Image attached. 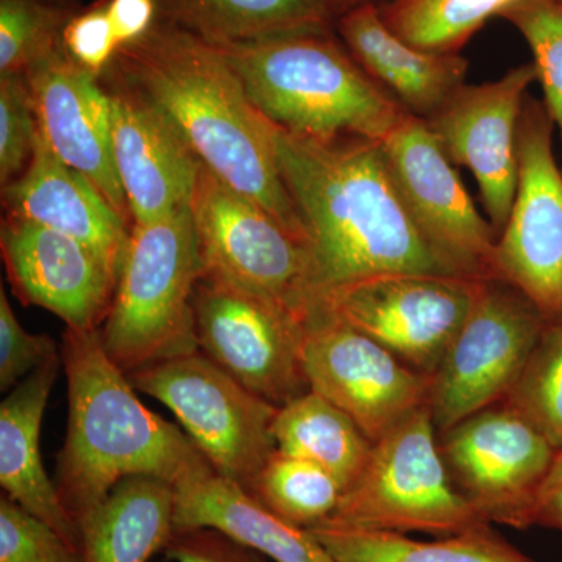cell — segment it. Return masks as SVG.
I'll use <instances>...</instances> for the list:
<instances>
[{
    "label": "cell",
    "mask_w": 562,
    "mask_h": 562,
    "mask_svg": "<svg viewBox=\"0 0 562 562\" xmlns=\"http://www.w3.org/2000/svg\"><path fill=\"white\" fill-rule=\"evenodd\" d=\"M272 135L308 238L312 306L325 292L382 273L457 277L417 232L382 143L303 138L276 125Z\"/></svg>",
    "instance_id": "1"
},
{
    "label": "cell",
    "mask_w": 562,
    "mask_h": 562,
    "mask_svg": "<svg viewBox=\"0 0 562 562\" xmlns=\"http://www.w3.org/2000/svg\"><path fill=\"white\" fill-rule=\"evenodd\" d=\"M105 74L157 106L210 172L308 246L281 177L272 124L220 47L160 20L144 38L121 47Z\"/></svg>",
    "instance_id": "2"
},
{
    "label": "cell",
    "mask_w": 562,
    "mask_h": 562,
    "mask_svg": "<svg viewBox=\"0 0 562 562\" xmlns=\"http://www.w3.org/2000/svg\"><path fill=\"white\" fill-rule=\"evenodd\" d=\"M61 358L69 414L55 484L77 527L122 480L157 476L177 486L213 469L183 428L136 397L99 330L66 328Z\"/></svg>",
    "instance_id": "3"
},
{
    "label": "cell",
    "mask_w": 562,
    "mask_h": 562,
    "mask_svg": "<svg viewBox=\"0 0 562 562\" xmlns=\"http://www.w3.org/2000/svg\"><path fill=\"white\" fill-rule=\"evenodd\" d=\"M217 47L262 116L292 135L319 140L358 136L382 143L409 114L331 31Z\"/></svg>",
    "instance_id": "4"
},
{
    "label": "cell",
    "mask_w": 562,
    "mask_h": 562,
    "mask_svg": "<svg viewBox=\"0 0 562 562\" xmlns=\"http://www.w3.org/2000/svg\"><path fill=\"white\" fill-rule=\"evenodd\" d=\"M203 276L190 205L133 224L109 313L103 350L125 373L199 351L192 299Z\"/></svg>",
    "instance_id": "5"
},
{
    "label": "cell",
    "mask_w": 562,
    "mask_h": 562,
    "mask_svg": "<svg viewBox=\"0 0 562 562\" xmlns=\"http://www.w3.org/2000/svg\"><path fill=\"white\" fill-rule=\"evenodd\" d=\"M325 524L442 538L487 522L454 490L424 406L373 442L360 479Z\"/></svg>",
    "instance_id": "6"
},
{
    "label": "cell",
    "mask_w": 562,
    "mask_h": 562,
    "mask_svg": "<svg viewBox=\"0 0 562 562\" xmlns=\"http://www.w3.org/2000/svg\"><path fill=\"white\" fill-rule=\"evenodd\" d=\"M135 390L171 409L214 472L249 492L277 452L279 406L244 387L201 351L127 373Z\"/></svg>",
    "instance_id": "7"
},
{
    "label": "cell",
    "mask_w": 562,
    "mask_h": 562,
    "mask_svg": "<svg viewBox=\"0 0 562 562\" xmlns=\"http://www.w3.org/2000/svg\"><path fill=\"white\" fill-rule=\"evenodd\" d=\"M190 210L202 255V277L283 303L306 317L313 303L312 257L306 243L203 165Z\"/></svg>",
    "instance_id": "8"
},
{
    "label": "cell",
    "mask_w": 562,
    "mask_h": 562,
    "mask_svg": "<svg viewBox=\"0 0 562 562\" xmlns=\"http://www.w3.org/2000/svg\"><path fill=\"white\" fill-rule=\"evenodd\" d=\"M547 324L508 281H480L471 312L431 376L427 406L438 435L505 401Z\"/></svg>",
    "instance_id": "9"
},
{
    "label": "cell",
    "mask_w": 562,
    "mask_h": 562,
    "mask_svg": "<svg viewBox=\"0 0 562 562\" xmlns=\"http://www.w3.org/2000/svg\"><path fill=\"white\" fill-rule=\"evenodd\" d=\"M192 313L199 351L258 397L281 408L310 391L305 317L290 306L202 277Z\"/></svg>",
    "instance_id": "10"
},
{
    "label": "cell",
    "mask_w": 562,
    "mask_h": 562,
    "mask_svg": "<svg viewBox=\"0 0 562 562\" xmlns=\"http://www.w3.org/2000/svg\"><path fill=\"white\" fill-rule=\"evenodd\" d=\"M480 281L382 273L325 292L313 306L382 344L414 371L432 376L471 312Z\"/></svg>",
    "instance_id": "11"
},
{
    "label": "cell",
    "mask_w": 562,
    "mask_h": 562,
    "mask_svg": "<svg viewBox=\"0 0 562 562\" xmlns=\"http://www.w3.org/2000/svg\"><path fill=\"white\" fill-rule=\"evenodd\" d=\"M454 490L487 524L532 527L536 501L557 450L505 402L438 435Z\"/></svg>",
    "instance_id": "12"
},
{
    "label": "cell",
    "mask_w": 562,
    "mask_h": 562,
    "mask_svg": "<svg viewBox=\"0 0 562 562\" xmlns=\"http://www.w3.org/2000/svg\"><path fill=\"white\" fill-rule=\"evenodd\" d=\"M553 131L543 102L527 95L516 198L495 247L497 279L522 291L549 321L562 319V168Z\"/></svg>",
    "instance_id": "13"
},
{
    "label": "cell",
    "mask_w": 562,
    "mask_h": 562,
    "mask_svg": "<svg viewBox=\"0 0 562 562\" xmlns=\"http://www.w3.org/2000/svg\"><path fill=\"white\" fill-rule=\"evenodd\" d=\"M302 360L310 391L342 409L372 442L430 398L431 376L321 306L306 314Z\"/></svg>",
    "instance_id": "14"
},
{
    "label": "cell",
    "mask_w": 562,
    "mask_h": 562,
    "mask_svg": "<svg viewBox=\"0 0 562 562\" xmlns=\"http://www.w3.org/2000/svg\"><path fill=\"white\" fill-rule=\"evenodd\" d=\"M382 147L403 203L436 257L453 276L497 279V233L476 210L425 121L408 114Z\"/></svg>",
    "instance_id": "15"
},
{
    "label": "cell",
    "mask_w": 562,
    "mask_h": 562,
    "mask_svg": "<svg viewBox=\"0 0 562 562\" xmlns=\"http://www.w3.org/2000/svg\"><path fill=\"white\" fill-rule=\"evenodd\" d=\"M532 81H538L535 65L527 63L490 83L462 85L441 109L424 120L447 158L475 176L497 236L508 224L516 198L519 124Z\"/></svg>",
    "instance_id": "16"
},
{
    "label": "cell",
    "mask_w": 562,
    "mask_h": 562,
    "mask_svg": "<svg viewBox=\"0 0 562 562\" xmlns=\"http://www.w3.org/2000/svg\"><path fill=\"white\" fill-rule=\"evenodd\" d=\"M0 246L22 303L47 310L72 330L102 327L117 277L94 250L65 233L11 216L3 221Z\"/></svg>",
    "instance_id": "17"
},
{
    "label": "cell",
    "mask_w": 562,
    "mask_h": 562,
    "mask_svg": "<svg viewBox=\"0 0 562 562\" xmlns=\"http://www.w3.org/2000/svg\"><path fill=\"white\" fill-rule=\"evenodd\" d=\"M25 79L41 136L133 225L114 162L109 91L63 47L25 70Z\"/></svg>",
    "instance_id": "18"
},
{
    "label": "cell",
    "mask_w": 562,
    "mask_h": 562,
    "mask_svg": "<svg viewBox=\"0 0 562 562\" xmlns=\"http://www.w3.org/2000/svg\"><path fill=\"white\" fill-rule=\"evenodd\" d=\"M111 80L116 83L109 95L117 177L133 224H149L190 205L202 162L157 106Z\"/></svg>",
    "instance_id": "19"
},
{
    "label": "cell",
    "mask_w": 562,
    "mask_h": 562,
    "mask_svg": "<svg viewBox=\"0 0 562 562\" xmlns=\"http://www.w3.org/2000/svg\"><path fill=\"white\" fill-rule=\"evenodd\" d=\"M2 188L7 216L79 239L120 279L132 225L87 176L50 149L40 131L27 168Z\"/></svg>",
    "instance_id": "20"
},
{
    "label": "cell",
    "mask_w": 562,
    "mask_h": 562,
    "mask_svg": "<svg viewBox=\"0 0 562 562\" xmlns=\"http://www.w3.org/2000/svg\"><path fill=\"white\" fill-rule=\"evenodd\" d=\"M336 25L351 57L413 116L428 120L465 85L464 57L406 43L387 27L379 5L347 11Z\"/></svg>",
    "instance_id": "21"
},
{
    "label": "cell",
    "mask_w": 562,
    "mask_h": 562,
    "mask_svg": "<svg viewBox=\"0 0 562 562\" xmlns=\"http://www.w3.org/2000/svg\"><path fill=\"white\" fill-rule=\"evenodd\" d=\"M63 358L47 362L9 392L0 405V484L7 497L20 503L80 552V532L66 512L57 484L41 458L40 436L52 387Z\"/></svg>",
    "instance_id": "22"
},
{
    "label": "cell",
    "mask_w": 562,
    "mask_h": 562,
    "mask_svg": "<svg viewBox=\"0 0 562 562\" xmlns=\"http://www.w3.org/2000/svg\"><path fill=\"white\" fill-rule=\"evenodd\" d=\"M213 528L276 562H336L310 530L273 516L214 469L176 486V531Z\"/></svg>",
    "instance_id": "23"
},
{
    "label": "cell",
    "mask_w": 562,
    "mask_h": 562,
    "mask_svg": "<svg viewBox=\"0 0 562 562\" xmlns=\"http://www.w3.org/2000/svg\"><path fill=\"white\" fill-rule=\"evenodd\" d=\"M79 532L81 562H147L176 535V486L157 476L122 480Z\"/></svg>",
    "instance_id": "24"
},
{
    "label": "cell",
    "mask_w": 562,
    "mask_h": 562,
    "mask_svg": "<svg viewBox=\"0 0 562 562\" xmlns=\"http://www.w3.org/2000/svg\"><path fill=\"white\" fill-rule=\"evenodd\" d=\"M161 20L211 44L249 43L297 32L331 31L325 0H157Z\"/></svg>",
    "instance_id": "25"
},
{
    "label": "cell",
    "mask_w": 562,
    "mask_h": 562,
    "mask_svg": "<svg viewBox=\"0 0 562 562\" xmlns=\"http://www.w3.org/2000/svg\"><path fill=\"white\" fill-rule=\"evenodd\" d=\"M310 531L336 562H535L506 541L492 524L476 525L436 541L331 524Z\"/></svg>",
    "instance_id": "26"
},
{
    "label": "cell",
    "mask_w": 562,
    "mask_h": 562,
    "mask_svg": "<svg viewBox=\"0 0 562 562\" xmlns=\"http://www.w3.org/2000/svg\"><path fill=\"white\" fill-rule=\"evenodd\" d=\"M277 450L319 465L344 487L360 479L373 442L342 409L308 391L281 406L272 425Z\"/></svg>",
    "instance_id": "27"
},
{
    "label": "cell",
    "mask_w": 562,
    "mask_h": 562,
    "mask_svg": "<svg viewBox=\"0 0 562 562\" xmlns=\"http://www.w3.org/2000/svg\"><path fill=\"white\" fill-rule=\"evenodd\" d=\"M516 0H392L380 5L395 35L420 50L460 54L491 18Z\"/></svg>",
    "instance_id": "28"
},
{
    "label": "cell",
    "mask_w": 562,
    "mask_h": 562,
    "mask_svg": "<svg viewBox=\"0 0 562 562\" xmlns=\"http://www.w3.org/2000/svg\"><path fill=\"white\" fill-rule=\"evenodd\" d=\"M249 494L284 522L314 530L335 514L344 487L319 465L277 450Z\"/></svg>",
    "instance_id": "29"
},
{
    "label": "cell",
    "mask_w": 562,
    "mask_h": 562,
    "mask_svg": "<svg viewBox=\"0 0 562 562\" xmlns=\"http://www.w3.org/2000/svg\"><path fill=\"white\" fill-rule=\"evenodd\" d=\"M506 405L562 450V319L549 321L506 395Z\"/></svg>",
    "instance_id": "30"
},
{
    "label": "cell",
    "mask_w": 562,
    "mask_h": 562,
    "mask_svg": "<svg viewBox=\"0 0 562 562\" xmlns=\"http://www.w3.org/2000/svg\"><path fill=\"white\" fill-rule=\"evenodd\" d=\"M76 11L44 0H0V76L25 74L60 49Z\"/></svg>",
    "instance_id": "31"
},
{
    "label": "cell",
    "mask_w": 562,
    "mask_h": 562,
    "mask_svg": "<svg viewBox=\"0 0 562 562\" xmlns=\"http://www.w3.org/2000/svg\"><path fill=\"white\" fill-rule=\"evenodd\" d=\"M501 18L530 46L542 102L560 133L562 151V0H516Z\"/></svg>",
    "instance_id": "32"
},
{
    "label": "cell",
    "mask_w": 562,
    "mask_h": 562,
    "mask_svg": "<svg viewBox=\"0 0 562 562\" xmlns=\"http://www.w3.org/2000/svg\"><path fill=\"white\" fill-rule=\"evenodd\" d=\"M36 124L31 88L25 74L0 76V181L18 179L31 161Z\"/></svg>",
    "instance_id": "33"
},
{
    "label": "cell",
    "mask_w": 562,
    "mask_h": 562,
    "mask_svg": "<svg viewBox=\"0 0 562 562\" xmlns=\"http://www.w3.org/2000/svg\"><path fill=\"white\" fill-rule=\"evenodd\" d=\"M0 562H81L80 552L49 524L3 495L0 498Z\"/></svg>",
    "instance_id": "34"
},
{
    "label": "cell",
    "mask_w": 562,
    "mask_h": 562,
    "mask_svg": "<svg viewBox=\"0 0 562 562\" xmlns=\"http://www.w3.org/2000/svg\"><path fill=\"white\" fill-rule=\"evenodd\" d=\"M61 358V350L47 335H32L11 308L5 288L0 286V390H14L47 362Z\"/></svg>",
    "instance_id": "35"
},
{
    "label": "cell",
    "mask_w": 562,
    "mask_h": 562,
    "mask_svg": "<svg viewBox=\"0 0 562 562\" xmlns=\"http://www.w3.org/2000/svg\"><path fill=\"white\" fill-rule=\"evenodd\" d=\"M63 49L98 79L109 70L120 43L102 0L72 14L63 31Z\"/></svg>",
    "instance_id": "36"
},
{
    "label": "cell",
    "mask_w": 562,
    "mask_h": 562,
    "mask_svg": "<svg viewBox=\"0 0 562 562\" xmlns=\"http://www.w3.org/2000/svg\"><path fill=\"white\" fill-rule=\"evenodd\" d=\"M165 553L173 562H266L265 554L213 528L176 531Z\"/></svg>",
    "instance_id": "37"
},
{
    "label": "cell",
    "mask_w": 562,
    "mask_h": 562,
    "mask_svg": "<svg viewBox=\"0 0 562 562\" xmlns=\"http://www.w3.org/2000/svg\"><path fill=\"white\" fill-rule=\"evenodd\" d=\"M121 47L135 43L161 20L157 0H102Z\"/></svg>",
    "instance_id": "38"
},
{
    "label": "cell",
    "mask_w": 562,
    "mask_h": 562,
    "mask_svg": "<svg viewBox=\"0 0 562 562\" xmlns=\"http://www.w3.org/2000/svg\"><path fill=\"white\" fill-rule=\"evenodd\" d=\"M535 525L562 531V450H558L539 491L532 514V527Z\"/></svg>",
    "instance_id": "39"
},
{
    "label": "cell",
    "mask_w": 562,
    "mask_h": 562,
    "mask_svg": "<svg viewBox=\"0 0 562 562\" xmlns=\"http://www.w3.org/2000/svg\"><path fill=\"white\" fill-rule=\"evenodd\" d=\"M336 18L342 16L347 11L358 9L362 5H384L392 0H325Z\"/></svg>",
    "instance_id": "40"
},
{
    "label": "cell",
    "mask_w": 562,
    "mask_h": 562,
    "mask_svg": "<svg viewBox=\"0 0 562 562\" xmlns=\"http://www.w3.org/2000/svg\"><path fill=\"white\" fill-rule=\"evenodd\" d=\"M44 2L55 3V5L69 7L76 9L77 0H44Z\"/></svg>",
    "instance_id": "41"
}]
</instances>
